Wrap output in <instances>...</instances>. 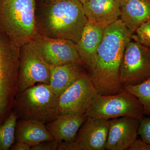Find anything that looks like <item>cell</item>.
Returning a JSON list of instances; mask_svg holds the SVG:
<instances>
[{
    "label": "cell",
    "instance_id": "6da1fadb",
    "mask_svg": "<svg viewBox=\"0 0 150 150\" xmlns=\"http://www.w3.org/2000/svg\"><path fill=\"white\" fill-rule=\"evenodd\" d=\"M134 33L121 19L105 28L94 62L89 69L98 93L111 95L123 90L120 66L126 45Z\"/></svg>",
    "mask_w": 150,
    "mask_h": 150
},
{
    "label": "cell",
    "instance_id": "7a4b0ae2",
    "mask_svg": "<svg viewBox=\"0 0 150 150\" xmlns=\"http://www.w3.org/2000/svg\"><path fill=\"white\" fill-rule=\"evenodd\" d=\"M41 3L35 14L37 33L77 43L88 23L83 4L78 0H58Z\"/></svg>",
    "mask_w": 150,
    "mask_h": 150
},
{
    "label": "cell",
    "instance_id": "3957f363",
    "mask_svg": "<svg viewBox=\"0 0 150 150\" xmlns=\"http://www.w3.org/2000/svg\"><path fill=\"white\" fill-rule=\"evenodd\" d=\"M35 0H0V29L20 48L37 33Z\"/></svg>",
    "mask_w": 150,
    "mask_h": 150
},
{
    "label": "cell",
    "instance_id": "277c9868",
    "mask_svg": "<svg viewBox=\"0 0 150 150\" xmlns=\"http://www.w3.org/2000/svg\"><path fill=\"white\" fill-rule=\"evenodd\" d=\"M12 110L17 120H34L46 124L60 115L59 97L52 91L49 85L38 83L18 93Z\"/></svg>",
    "mask_w": 150,
    "mask_h": 150
},
{
    "label": "cell",
    "instance_id": "5b68a950",
    "mask_svg": "<svg viewBox=\"0 0 150 150\" xmlns=\"http://www.w3.org/2000/svg\"><path fill=\"white\" fill-rule=\"evenodd\" d=\"M20 47L0 29V126L8 117L18 93Z\"/></svg>",
    "mask_w": 150,
    "mask_h": 150
},
{
    "label": "cell",
    "instance_id": "8992f818",
    "mask_svg": "<svg viewBox=\"0 0 150 150\" xmlns=\"http://www.w3.org/2000/svg\"><path fill=\"white\" fill-rule=\"evenodd\" d=\"M85 114L88 117L107 120L123 116L141 120L145 116L144 108L138 98L123 89L111 95L97 94Z\"/></svg>",
    "mask_w": 150,
    "mask_h": 150
},
{
    "label": "cell",
    "instance_id": "52a82bcc",
    "mask_svg": "<svg viewBox=\"0 0 150 150\" xmlns=\"http://www.w3.org/2000/svg\"><path fill=\"white\" fill-rule=\"evenodd\" d=\"M50 65L43 59L31 40L20 48L18 93L21 92L36 83L49 85Z\"/></svg>",
    "mask_w": 150,
    "mask_h": 150
},
{
    "label": "cell",
    "instance_id": "ba28073f",
    "mask_svg": "<svg viewBox=\"0 0 150 150\" xmlns=\"http://www.w3.org/2000/svg\"><path fill=\"white\" fill-rule=\"evenodd\" d=\"M150 77V49L137 40L133 34L126 45L120 68L123 86L138 84Z\"/></svg>",
    "mask_w": 150,
    "mask_h": 150
},
{
    "label": "cell",
    "instance_id": "9c48e42d",
    "mask_svg": "<svg viewBox=\"0 0 150 150\" xmlns=\"http://www.w3.org/2000/svg\"><path fill=\"white\" fill-rule=\"evenodd\" d=\"M98 93L89 74L83 71L59 98L60 114H85L92 100Z\"/></svg>",
    "mask_w": 150,
    "mask_h": 150
},
{
    "label": "cell",
    "instance_id": "30bf717a",
    "mask_svg": "<svg viewBox=\"0 0 150 150\" xmlns=\"http://www.w3.org/2000/svg\"><path fill=\"white\" fill-rule=\"evenodd\" d=\"M109 121L88 116L74 142L59 144L58 150H105Z\"/></svg>",
    "mask_w": 150,
    "mask_h": 150
},
{
    "label": "cell",
    "instance_id": "8fae6325",
    "mask_svg": "<svg viewBox=\"0 0 150 150\" xmlns=\"http://www.w3.org/2000/svg\"><path fill=\"white\" fill-rule=\"evenodd\" d=\"M45 62L49 65L60 66L78 64L83 65L72 40L51 38L39 33L32 39Z\"/></svg>",
    "mask_w": 150,
    "mask_h": 150
},
{
    "label": "cell",
    "instance_id": "7c38bea8",
    "mask_svg": "<svg viewBox=\"0 0 150 150\" xmlns=\"http://www.w3.org/2000/svg\"><path fill=\"white\" fill-rule=\"evenodd\" d=\"M139 122L128 116L110 119L105 149L128 150L137 139Z\"/></svg>",
    "mask_w": 150,
    "mask_h": 150
},
{
    "label": "cell",
    "instance_id": "4fadbf2b",
    "mask_svg": "<svg viewBox=\"0 0 150 150\" xmlns=\"http://www.w3.org/2000/svg\"><path fill=\"white\" fill-rule=\"evenodd\" d=\"M83 6L88 22L105 28L121 16L120 0H89Z\"/></svg>",
    "mask_w": 150,
    "mask_h": 150
},
{
    "label": "cell",
    "instance_id": "5bb4252c",
    "mask_svg": "<svg viewBox=\"0 0 150 150\" xmlns=\"http://www.w3.org/2000/svg\"><path fill=\"white\" fill-rule=\"evenodd\" d=\"M87 118L85 114H60L54 121L46 124V129L58 144L72 143Z\"/></svg>",
    "mask_w": 150,
    "mask_h": 150
},
{
    "label": "cell",
    "instance_id": "9a60e30c",
    "mask_svg": "<svg viewBox=\"0 0 150 150\" xmlns=\"http://www.w3.org/2000/svg\"><path fill=\"white\" fill-rule=\"evenodd\" d=\"M105 28L88 22L82 33L76 48L83 64L88 69L92 66L98 48L103 37Z\"/></svg>",
    "mask_w": 150,
    "mask_h": 150
},
{
    "label": "cell",
    "instance_id": "2e32d148",
    "mask_svg": "<svg viewBox=\"0 0 150 150\" xmlns=\"http://www.w3.org/2000/svg\"><path fill=\"white\" fill-rule=\"evenodd\" d=\"M120 9L121 20L133 33L150 20V0H120Z\"/></svg>",
    "mask_w": 150,
    "mask_h": 150
},
{
    "label": "cell",
    "instance_id": "e0dca14e",
    "mask_svg": "<svg viewBox=\"0 0 150 150\" xmlns=\"http://www.w3.org/2000/svg\"><path fill=\"white\" fill-rule=\"evenodd\" d=\"M53 140H54V138L44 123L34 120L17 121L15 142H23L31 147L44 141Z\"/></svg>",
    "mask_w": 150,
    "mask_h": 150
},
{
    "label": "cell",
    "instance_id": "ac0fdd59",
    "mask_svg": "<svg viewBox=\"0 0 150 150\" xmlns=\"http://www.w3.org/2000/svg\"><path fill=\"white\" fill-rule=\"evenodd\" d=\"M82 65L71 64L56 66L50 65L49 86L58 97L74 83L83 71Z\"/></svg>",
    "mask_w": 150,
    "mask_h": 150
},
{
    "label": "cell",
    "instance_id": "d6986e66",
    "mask_svg": "<svg viewBox=\"0 0 150 150\" xmlns=\"http://www.w3.org/2000/svg\"><path fill=\"white\" fill-rule=\"evenodd\" d=\"M123 89L138 98L144 108L145 115L150 117V77L138 84L124 86Z\"/></svg>",
    "mask_w": 150,
    "mask_h": 150
},
{
    "label": "cell",
    "instance_id": "ffe728a7",
    "mask_svg": "<svg viewBox=\"0 0 150 150\" xmlns=\"http://www.w3.org/2000/svg\"><path fill=\"white\" fill-rule=\"evenodd\" d=\"M17 117L13 110L0 126V150H8L15 143V128Z\"/></svg>",
    "mask_w": 150,
    "mask_h": 150
},
{
    "label": "cell",
    "instance_id": "44dd1931",
    "mask_svg": "<svg viewBox=\"0 0 150 150\" xmlns=\"http://www.w3.org/2000/svg\"><path fill=\"white\" fill-rule=\"evenodd\" d=\"M135 33L137 40L142 45L150 48V20L142 23Z\"/></svg>",
    "mask_w": 150,
    "mask_h": 150
},
{
    "label": "cell",
    "instance_id": "7402d4cb",
    "mask_svg": "<svg viewBox=\"0 0 150 150\" xmlns=\"http://www.w3.org/2000/svg\"><path fill=\"white\" fill-rule=\"evenodd\" d=\"M138 135L142 141L150 144V117L144 116L140 120Z\"/></svg>",
    "mask_w": 150,
    "mask_h": 150
},
{
    "label": "cell",
    "instance_id": "603a6c76",
    "mask_svg": "<svg viewBox=\"0 0 150 150\" xmlns=\"http://www.w3.org/2000/svg\"><path fill=\"white\" fill-rule=\"evenodd\" d=\"M59 144L54 140L44 141L31 147L30 150H58Z\"/></svg>",
    "mask_w": 150,
    "mask_h": 150
},
{
    "label": "cell",
    "instance_id": "cb8c5ba5",
    "mask_svg": "<svg viewBox=\"0 0 150 150\" xmlns=\"http://www.w3.org/2000/svg\"><path fill=\"white\" fill-rule=\"evenodd\" d=\"M128 150H150V144L137 139Z\"/></svg>",
    "mask_w": 150,
    "mask_h": 150
},
{
    "label": "cell",
    "instance_id": "d4e9b609",
    "mask_svg": "<svg viewBox=\"0 0 150 150\" xmlns=\"http://www.w3.org/2000/svg\"><path fill=\"white\" fill-rule=\"evenodd\" d=\"M31 147L21 142H15L11 147V150H30Z\"/></svg>",
    "mask_w": 150,
    "mask_h": 150
},
{
    "label": "cell",
    "instance_id": "484cf974",
    "mask_svg": "<svg viewBox=\"0 0 150 150\" xmlns=\"http://www.w3.org/2000/svg\"><path fill=\"white\" fill-rule=\"evenodd\" d=\"M38 1L40 2H50L53 1H58V0H35Z\"/></svg>",
    "mask_w": 150,
    "mask_h": 150
},
{
    "label": "cell",
    "instance_id": "4316f807",
    "mask_svg": "<svg viewBox=\"0 0 150 150\" xmlns=\"http://www.w3.org/2000/svg\"><path fill=\"white\" fill-rule=\"evenodd\" d=\"M82 4H84L87 1H89V0H78Z\"/></svg>",
    "mask_w": 150,
    "mask_h": 150
}]
</instances>
